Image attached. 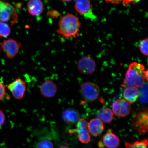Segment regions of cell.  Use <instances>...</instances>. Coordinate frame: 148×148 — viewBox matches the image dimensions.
I'll list each match as a JSON object with an SVG mask.
<instances>
[{"instance_id":"1","label":"cell","mask_w":148,"mask_h":148,"mask_svg":"<svg viewBox=\"0 0 148 148\" xmlns=\"http://www.w3.org/2000/svg\"><path fill=\"white\" fill-rule=\"evenodd\" d=\"M148 80V70L143 64L136 62L130 64L121 86L141 88Z\"/></svg>"},{"instance_id":"2","label":"cell","mask_w":148,"mask_h":148,"mask_svg":"<svg viewBox=\"0 0 148 148\" xmlns=\"http://www.w3.org/2000/svg\"><path fill=\"white\" fill-rule=\"evenodd\" d=\"M81 26V23L78 17L75 15L68 14L60 18L57 31L64 38H76L79 36Z\"/></svg>"},{"instance_id":"3","label":"cell","mask_w":148,"mask_h":148,"mask_svg":"<svg viewBox=\"0 0 148 148\" xmlns=\"http://www.w3.org/2000/svg\"><path fill=\"white\" fill-rule=\"evenodd\" d=\"M18 16L16 9L8 2L0 0V21L14 25L17 21Z\"/></svg>"},{"instance_id":"4","label":"cell","mask_w":148,"mask_h":148,"mask_svg":"<svg viewBox=\"0 0 148 148\" xmlns=\"http://www.w3.org/2000/svg\"><path fill=\"white\" fill-rule=\"evenodd\" d=\"M80 92L85 102L90 103L95 101L97 99L100 93V89L96 83L88 82L82 85Z\"/></svg>"},{"instance_id":"5","label":"cell","mask_w":148,"mask_h":148,"mask_svg":"<svg viewBox=\"0 0 148 148\" xmlns=\"http://www.w3.org/2000/svg\"><path fill=\"white\" fill-rule=\"evenodd\" d=\"M148 110H144L134 115L132 123L135 130L138 133L147 134L148 132Z\"/></svg>"},{"instance_id":"6","label":"cell","mask_w":148,"mask_h":148,"mask_svg":"<svg viewBox=\"0 0 148 148\" xmlns=\"http://www.w3.org/2000/svg\"><path fill=\"white\" fill-rule=\"evenodd\" d=\"M75 8L78 13L84 18L90 20L96 19L90 0H76Z\"/></svg>"},{"instance_id":"7","label":"cell","mask_w":148,"mask_h":148,"mask_svg":"<svg viewBox=\"0 0 148 148\" xmlns=\"http://www.w3.org/2000/svg\"><path fill=\"white\" fill-rule=\"evenodd\" d=\"M2 49L8 58H14L19 53L22 47L20 42L12 38L5 40L1 44Z\"/></svg>"},{"instance_id":"8","label":"cell","mask_w":148,"mask_h":148,"mask_svg":"<svg viewBox=\"0 0 148 148\" xmlns=\"http://www.w3.org/2000/svg\"><path fill=\"white\" fill-rule=\"evenodd\" d=\"M77 66L79 71L83 75H91L95 71L97 64L92 57L86 56L79 59Z\"/></svg>"},{"instance_id":"9","label":"cell","mask_w":148,"mask_h":148,"mask_svg":"<svg viewBox=\"0 0 148 148\" xmlns=\"http://www.w3.org/2000/svg\"><path fill=\"white\" fill-rule=\"evenodd\" d=\"M7 88L15 99L20 100L25 96L27 90V84L23 79L18 78L8 85Z\"/></svg>"},{"instance_id":"10","label":"cell","mask_w":148,"mask_h":148,"mask_svg":"<svg viewBox=\"0 0 148 148\" xmlns=\"http://www.w3.org/2000/svg\"><path fill=\"white\" fill-rule=\"evenodd\" d=\"M131 103L125 99H116L113 103L112 111L116 116L124 117L128 115L131 110Z\"/></svg>"},{"instance_id":"11","label":"cell","mask_w":148,"mask_h":148,"mask_svg":"<svg viewBox=\"0 0 148 148\" xmlns=\"http://www.w3.org/2000/svg\"><path fill=\"white\" fill-rule=\"evenodd\" d=\"M88 123L87 121L84 118L79 119L77 122L75 131L74 132L77 133L79 141L83 143L88 144L90 141Z\"/></svg>"},{"instance_id":"12","label":"cell","mask_w":148,"mask_h":148,"mask_svg":"<svg viewBox=\"0 0 148 148\" xmlns=\"http://www.w3.org/2000/svg\"><path fill=\"white\" fill-rule=\"evenodd\" d=\"M57 88L56 83L51 79H47L40 85V91L43 97L49 99L56 95L58 90Z\"/></svg>"},{"instance_id":"13","label":"cell","mask_w":148,"mask_h":148,"mask_svg":"<svg viewBox=\"0 0 148 148\" xmlns=\"http://www.w3.org/2000/svg\"><path fill=\"white\" fill-rule=\"evenodd\" d=\"M88 129L90 133L92 136L97 137L104 131L103 123L98 118H94L90 120L88 123Z\"/></svg>"},{"instance_id":"14","label":"cell","mask_w":148,"mask_h":148,"mask_svg":"<svg viewBox=\"0 0 148 148\" xmlns=\"http://www.w3.org/2000/svg\"><path fill=\"white\" fill-rule=\"evenodd\" d=\"M104 145L107 148H117L120 141L119 138L112 132V129H109L103 138Z\"/></svg>"},{"instance_id":"15","label":"cell","mask_w":148,"mask_h":148,"mask_svg":"<svg viewBox=\"0 0 148 148\" xmlns=\"http://www.w3.org/2000/svg\"><path fill=\"white\" fill-rule=\"evenodd\" d=\"M62 118L66 123L74 125L79 121L80 118V114L76 109L73 108H68L63 113Z\"/></svg>"},{"instance_id":"16","label":"cell","mask_w":148,"mask_h":148,"mask_svg":"<svg viewBox=\"0 0 148 148\" xmlns=\"http://www.w3.org/2000/svg\"><path fill=\"white\" fill-rule=\"evenodd\" d=\"M44 6L41 0H30L27 4V9L33 16H38L43 12Z\"/></svg>"},{"instance_id":"17","label":"cell","mask_w":148,"mask_h":148,"mask_svg":"<svg viewBox=\"0 0 148 148\" xmlns=\"http://www.w3.org/2000/svg\"><path fill=\"white\" fill-rule=\"evenodd\" d=\"M123 96L124 99L130 103H134L139 97V90L135 87H126L124 90Z\"/></svg>"},{"instance_id":"18","label":"cell","mask_w":148,"mask_h":148,"mask_svg":"<svg viewBox=\"0 0 148 148\" xmlns=\"http://www.w3.org/2000/svg\"><path fill=\"white\" fill-rule=\"evenodd\" d=\"M98 118L103 123H109L114 119V114L112 111L108 108H103L101 109L97 114Z\"/></svg>"},{"instance_id":"19","label":"cell","mask_w":148,"mask_h":148,"mask_svg":"<svg viewBox=\"0 0 148 148\" xmlns=\"http://www.w3.org/2000/svg\"><path fill=\"white\" fill-rule=\"evenodd\" d=\"M126 148H147L148 141L147 139L136 141L133 143L125 142Z\"/></svg>"},{"instance_id":"20","label":"cell","mask_w":148,"mask_h":148,"mask_svg":"<svg viewBox=\"0 0 148 148\" xmlns=\"http://www.w3.org/2000/svg\"><path fill=\"white\" fill-rule=\"evenodd\" d=\"M10 33V28L8 24L5 22L0 21V37L6 38Z\"/></svg>"},{"instance_id":"21","label":"cell","mask_w":148,"mask_h":148,"mask_svg":"<svg viewBox=\"0 0 148 148\" xmlns=\"http://www.w3.org/2000/svg\"><path fill=\"white\" fill-rule=\"evenodd\" d=\"M54 145L51 140L44 139L37 143L36 148H54Z\"/></svg>"},{"instance_id":"22","label":"cell","mask_w":148,"mask_h":148,"mask_svg":"<svg viewBox=\"0 0 148 148\" xmlns=\"http://www.w3.org/2000/svg\"><path fill=\"white\" fill-rule=\"evenodd\" d=\"M140 91V101L143 103H147V86H145V84L141 87Z\"/></svg>"},{"instance_id":"23","label":"cell","mask_w":148,"mask_h":148,"mask_svg":"<svg viewBox=\"0 0 148 148\" xmlns=\"http://www.w3.org/2000/svg\"><path fill=\"white\" fill-rule=\"evenodd\" d=\"M148 38H144L140 42L139 48L140 52L146 56L148 55Z\"/></svg>"},{"instance_id":"24","label":"cell","mask_w":148,"mask_h":148,"mask_svg":"<svg viewBox=\"0 0 148 148\" xmlns=\"http://www.w3.org/2000/svg\"><path fill=\"white\" fill-rule=\"evenodd\" d=\"M5 95V87L0 82V100L2 99Z\"/></svg>"},{"instance_id":"25","label":"cell","mask_w":148,"mask_h":148,"mask_svg":"<svg viewBox=\"0 0 148 148\" xmlns=\"http://www.w3.org/2000/svg\"><path fill=\"white\" fill-rule=\"evenodd\" d=\"M141 1V0H123L122 3L124 6H127L131 4L138 3Z\"/></svg>"},{"instance_id":"26","label":"cell","mask_w":148,"mask_h":148,"mask_svg":"<svg viewBox=\"0 0 148 148\" xmlns=\"http://www.w3.org/2000/svg\"><path fill=\"white\" fill-rule=\"evenodd\" d=\"M5 120V116L2 110H0V126L4 124Z\"/></svg>"},{"instance_id":"27","label":"cell","mask_w":148,"mask_h":148,"mask_svg":"<svg viewBox=\"0 0 148 148\" xmlns=\"http://www.w3.org/2000/svg\"><path fill=\"white\" fill-rule=\"evenodd\" d=\"M123 0H105L107 3H112L113 4H119L122 3Z\"/></svg>"},{"instance_id":"28","label":"cell","mask_w":148,"mask_h":148,"mask_svg":"<svg viewBox=\"0 0 148 148\" xmlns=\"http://www.w3.org/2000/svg\"><path fill=\"white\" fill-rule=\"evenodd\" d=\"M103 143L102 142H100L99 143V147L100 148H104L103 147Z\"/></svg>"},{"instance_id":"29","label":"cell","mask_w":148,"mask_h":148,"mask_svg":"<svg viewBox=\"0 0 148 148\" xmlns=\"http://www.w3.org/2000/svg\"><path fill=\"white\" fill-rule=\"evenodd\" d=\"M57 148H69L66 145L62 146V147Z\"/></svg>"},{"instance_id":"30","label":"cell","mask_w":148,"mask_h":148,"mask_svg":"<svg viewBox=\"0 0 148 148\" xmlns=\"http://www.w3.org/2000/svg\"><path fill=\"white\" fill-rule=\"evenodd\" d=\"M60 1L65 2H69L71 1L72 0H60Z\"/></svg>"},{"instance_id":"31","label":"cell","mask_w":148,"mask_h":148,"mask_svg":"<svg viewBox=\"0 0 148 148\" xmlns=\"http://www.w3.org/2000/svg\"><path fill=\"white\" fill-rule=\"evenodd\" d=\"M25 1H30V0H25Z\"/></svg>"}]
</instances>
